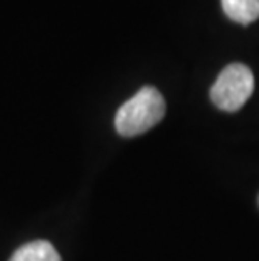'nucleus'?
<instances>
[{"label":"nucleus","instance_id":"1","mask_svg":"<svg viewBox=\"0 0 259 261\" xmlns=\"http://www.w3.org/2000/svg\"><path fill=\"white\" fill-rule=\"evenodd\" d=\"M165 99L157 88L143 86L125 105H121L114 116V128L121 137L141 135L163 120Z\"/></svg>","mask_w":259,"mask_h":261},{"label":"nucleus","instance_id":"3","mask_svg":"<svg viewBox=\"0 0 259 261\" xmlns=\"http://www.w3.org/2000/svg\"><path fill=\"white\" fill-rule=\"evenodd\" d=\"M224 14L231 20L249 25L259 19V0H220Z\"/></svg>","mask_w":259,"mask_h":261},{"label":"nucleus","instance_id":"4","mask_svg":"<svg viewBox=\"0 0 259 261\" xmlns=\"http://www.w3.org/2000/svg\"><path fill=\"white\" fill-rule=\"evenodd\" d=\"M9 261H61V256L49 241L37 240L20 246Z\"/></svg>","mask_w":259,"mask_h":261},{"label":"nucleus","instance_id":"2","mask_svg":"<svg viewBox=\"0 0 259 261\" xmlns=\"http://www.w3.org/2000/svg\"><path fill=\"white\" fill-rule=\"evenodd\" d=\"M254 91V74L242 63H233L220 71L211 88V101L222 112L234 113L246 105Z\"/></svg>","mask_w":259,"mask_h":261}]
</instances>
